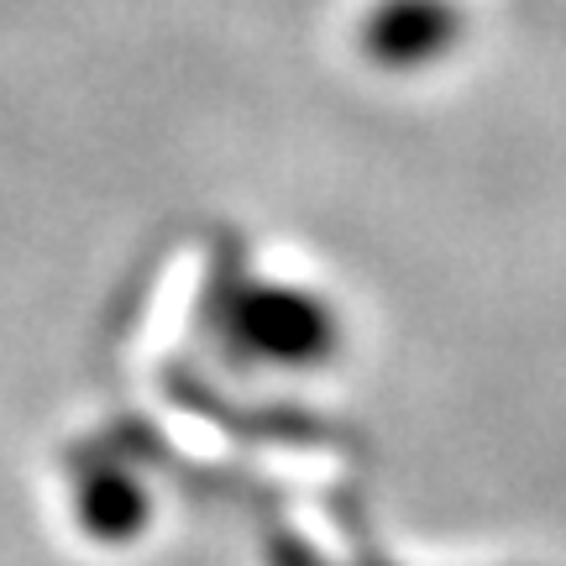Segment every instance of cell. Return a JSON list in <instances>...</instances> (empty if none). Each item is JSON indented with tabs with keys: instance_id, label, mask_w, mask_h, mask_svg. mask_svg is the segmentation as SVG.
Here are the masks:
<instances>
[{
	"instance_id": "1",
	"label": "cell",
	"mask_w": 566,
	"mask_h": 566,
	"mask_svg": "<svg viewBox=\"0 0 566 566\" xmlns=\"http://www.w3.org/2000/svg\"><path fill=\"white\" fill-rule=\"evenodd\" d=\"M216 325H221V342L231 346V357L252 367H279V373L321 367L342 346L336 304L304 283L283 279H242L237 289H226Z\"/></svg>"
},
{
	"instance_id": "2",
	"label": "cell",
	"mask_w": 566,
	"mask_h": 566,
	"mask_svg": "<svg viewBox=\"0 0 566 566\" xmlns=\"http://www.w3.org/2000/svg\"><path fill=\"white\" fill-rule=\"evenodd\" d=\"M462 32L467 17L457 0H373L357 27V48L388 74H415L457 53Z\"/></svg>"
},
{
	"instance_id": "3",
	"label": "cell",
	"mask_w": 566,
	"mask_h": 566,
	"mask_svg": "<svg viewBox=\"0 0 566 566\" xmlns=\"http://www.w3.org/2000/svg\"><path fill=\"white\" fill-rule=\"evenodd\" d=\"M153 514V499L132 467H101L80 483V525L101 541H132Z\"/></svg>"
}]
</instances>
